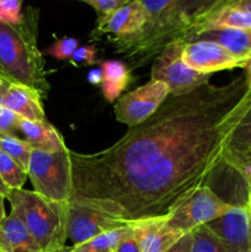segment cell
Segmentation results:
<instances>
[{
  "instance_id": "14",
  "label": "cell",
  "mask_w": 251,
  "mask_h": 252,
  "mask_svg": "<svg viewBox=\"0 0 251 252\" xmlns=\"http://www.w3.org/2000/svg\"><path fill=\"white\" fill-rule=\"evenodd\" d=\"M133 224L139 238L140 252H166L185 235L167 225L166 216L140 219Z\"/></svg>"
},
{
  "instance_id": "16",
  "label": "cell",
  "mask_w": 251,
  "mask_h": 252,
  "mask_svg": "<svg viewBox=\"0 0 251 252\" xmlns=\"http://www.w3.org/2000/svg\"><path fill=\"white\" fill-rule=\"evenodd\" d=\"M193 41H212L218 43L238 58L245 61L251 53V30L219 29L202 32L191 37L186 43Z\"/></svg>"
},
{
  "instance_id": "11",
  "label": "cell",
  "mask_w": 251,
  "mask_h": 252,
  "mask_svg": "<svg viewBox=\"0 0 251 252\" xmlns=\"http://www.w3.org/2000/svg\"><path fill=\"white\" fill-rule=\"evenodd\" d=\"M251 160V83L235 126L224 144V164L240 171Z\"/></svg>"
},
{
  "instance_id": "20",
  "label": "cell",
  "mask_w": 251,
  "mask_h": 252,
  "mask_svg": "<svg viewBox=\"0 0 251 252\" xmlns=\"http://www.w3.org/2000/svg\"><path fill=\"white\" fill-rule=\"evenodd\" d=\"M130 229V223L101 233L80 245L70 246V252H115Z\"/></svg>"
},
{
  "instance_id": "17",
  "label": "cell",
  "mask_w": 251,
  "mask_h": 252,
  "mask_svg": "<svg viewBox=\"0 0 251 252\" xmlns=\"http://www.w3.org/2000/svg\"><path fill=\"white\" fill-rule=\"evenodd\" d=\"M20 132L33 149L54 153L65 147L61 133L48 121H29L21 118Z\"/></svg>"
},
{
  "instance_id": "40",
  "label": "cell",
  "mask_w": 251,
  "mask_h": 252,
  "mask_svg": "<svg viewBox=\"0 0 251 252\" xmlns=\"http://www.w3.org/2000/svg\"><path fill=\"white\" fill-rule=\"evenodd\" d=\"M249 252H251V214H250V236H249Z\"/></svg>"
},
{
  "instance_id": "24",
  "label": "cell",
  "mask_w": 251,
  "mask_h": 252,
  "mask_svg": "<svg viewBox=\"0 0 251 252\" xmlns=\"http://www.w3.org/2000/svg\"><path fill=\"white\" fill-rule=\"evenodd\" d=\"M79 48V39L75 37H63L61 39H57L52 46L44 49L42 54H47L59 61H66L70 59L74 52Z\"/></svg>"
},
{
  "instance_id": "13",
  "label": "cell",
  "mask_w": 251,
  "mask_h": 252,
  "mask_svg": "<svg viewBox=\"0 0 251 252\" xmlns=\"http://www.w3.org/2000/svg\"><path fill=\"white\" fill-rule=\"evenodd\" d=\"M127 224L126 221L113 219L94 209L69 204L68 239L73 243V246L80 245L98 234Z\"/></svg>"
},
{
  "instance_id": "8",
  "label": "cell",
  "mask_w": 251,
  "mask_h": 252,
  "mask_svg": "<svg viewBox=\"0 0 251 252\" xmlns=\"http://www.w3.org/2000/svg\"><path fill=\"white\" fill-rule=\"evenodd\" d=\"M169 95L166 84L150 80L118 98L115 105L116 120L129 128L135 127L154 115Z\"/></svg>"
},
{
  "instance_id": "22",
  "label": "cell",
  "mask_w": 251,
  "mask_h": 252,
  "mask_svg": "<svg viewBox=\"0 0 251 252\" xmlns=\"http://www.w3.org/2000/svg\"><path fill=\"white\" fill-rule=\"evenodd\" d=\"M0 177L11 189H21L27 180V174L11 157L0 148Z\"/></svg>"
},
{
  "instance_id": "19",
  "label": "cell",
  "mask_w": 251,
  "mask_h": 252,
  "mask_svg": "<svg viewBox=\"0 0 251 252\" xmlns=\"http://www.w3.org/2000/svg\"><path fill=\"white\" fill-rule=\"evenodd\" d=\"M100 69L102 71V95L108 102H113L129 84L130 69L121 61L100 62Z\"/></svg>"
},
{
  "instance_id": "7",
  "label": "cell",
  "mask_w": 251,
  "mask_h": 252,
  "mask_svg": "<svg viewBox=\"0 0 251 252\" xmlns=\"http://www.w3.org/2000/svg\"><path fill=\"white\" fill-rule=\"evenodd\" d=\"M185 43L175 41L165 47L155 58L152 68V80L166 84L171 95H185L209 83L212 75L189 68L184 61Z\"/></svg>"
},
{
  "instance_id": "43",
  "label": "cell",
  "mask_w": 251,
  "mask_h": 252,
  "mask_svg": "<svg viewBox=\"0 0 251 252\" xmlns=\"http://www.w3.org/2000/svg\"><path fill=\"white\" fill-rule=\"evenodd\" d=\"M250 162H251V160H250V161H249V164H250ZM246 165H248V164H246ZM241 169H243V167H241Z\"/></svg>"
},
{
  "instance_id": "25",
  "label": "cell",
  "mask_w": 251,
  "mask_h": 252,
  "mask_svg": "<svg viewBox=\"0 0 251 252\" xmlns=\"http://www.w3.org/2000/svg\"><path fill=\"white\" fill-rule=\"evenodd\" d=\"M24 20L20 0H0V24L19 25Z\"/></svg>"
},
{
  "instance_id": "3",
  "label": "cell",
  "mask_w": 251,
  "mask_h": 252,
  "mask_svg": "<svg viewBox=\"0 0 251 252\" xmlns=\"http://www.w3.org/2000/svg\"><path fill=\"white\" fill-rule=\"evenodd\" d=\"M38 10L29 7L19 25L0 24V75L11 84L29 86L47 97L51 85L43 54L37 46Z\"/></svg>"
},
{
  "instance_id": "10",
  "label": "cell",
  "mask_w": 251,
  "mask_h": 252,
  "mask_svg": "<svg viewBox=\"0 0 251 252\" xmlns=\"http://www.w3.org/2000/svg\"><path fill=\"white\" fill-rule=\"evenodd\" d=\"M147 20L148 14L142 0H129L110 16L97 19V25L91 32V38L95 41L103 34H112L110 38L115 39L129 38L142 31Z\"/></svg>"
},
{
  "instance_id": "6",
  "label": "cell",
  "mask_w": 251,
  "mask_h": 252,
  "mask_svg": "<svg viewBox=\"0 0 251 252\" xmlns=\"http://www.w3.org/2000/svg\"><path fill=\"white\" fill-rule=\"evenodd\" d=\"M233 206L214 193L211 187H199L167 214V225L185 234L189 233L223 217Z\"/></svg>"
},
{
  "instance_id": "31",
  "label": "cell",
  "mask_w": 251,
  "mask_h": 252,
  "mask_svg": "<svg viewBox=\"0 0 251 252\" xmlns=\"http://www.w3.org/2000/svg\"><path fill=\"white\" fill-rule=\"evenodd\" d=\"M88 80L93 85H101V81H102V71H101V69H91L88 73Z\"/></svg>"
},
{
  "instance_id": "39",
  "label": "cell",
  "mask_w": 251,
  "mask_h": 252,
  "mask_svg": "<svg viewBox=\"0 0 251 252\" xmlns=\"http://www.w3.org/2000/svg\"><path fill=\"white\" fill-rule=\"evenodd\" d=\"M7 84H11V83H9V81H7L6 79L2 78V76L0 75V88H2V86H6Z\"/></svg>"
},
{
  "instance_id": "4",
  "label": "cell",
  "mask_w": 251,
  "mask_h": 252,
  "mask_svg": "<svg viewBox=\"0 0 251 252\" xmlns=\"http://www.w3.org/2000/svg\"><path fill=\"white\" fill-rule=\"evenodd\" d=\"M11 212L25 224L42 252L65 248L69 203L52 201L34 191L11 189L6 197Z\"/></svg>"
},
{
  "instance_id": "26",
  "label": "cell",
  "mask_w": 251,
  "mask_h": 252,
  "mask_svg": "<svg viewBox=\"0 0 251 252\" xmlns=\"http://www.w3.org/2000/svg\"><path fill=\"white\" fill-rule=\"evenodd\" d=\"M20 121H21L20 116L2 107L0 110V137L16 135V133L20 132Z\"/></svg>"
},
{
  "instance_id": "9",
  "label": "cell",
  "mask_w": 251,
  "mask_h": 252,
  "mask_svg": "<svg viewBox=\"0 0 251 252\" xmlns=\"http://www.w3.org/2000/svg\"><path fill=\"white\" fill-rule=\"evenodd\" d=\"M182 57L187 65L202 74L241 68L244 59L238 58L218 43L212 41H193L185 43Z\"/></svg>"
},
{
  "instance_id": "37",
  "label": "cell",
  "mask_w": 251,
  "mask_h": 252,
  "mask_svg": "<svg viewBox=\"0 0 251 252\" xmlns=\"http://www.w3.org/2000/svg\"><path fill=\"white\" fill-rule=\"evenodd\" d=\"M7 86H9V84H7L6 86H2V88H0V110L4 107V95H5V91H6Z\"/></svg>"
},
{
  "instance_id": "28",
  "label": "cell",
  "mask_w": 251,
  "mask_h": 252,
  "mask_svg": "<svg viewBox=\"0 0 251 252\" xmlns=\"http://www.w3.org/2000/svg\"><path fill=\"white\" fill-rule=\"evenodd\" d=\"M96 53H97V49L95 46L79 47L69 61L75 66L94 65V64L100 63V61L96 57Z\"/></svg>"
},
{
  "instance_id": "27",
  "label": "cell",
  "mask_w": 251,
  "mask_h": 252,
  "mask_svg": "<svg viewBox=\"0 0 251 252\" xmlns=\"http://www.w3.org/2000/svg\"><path fill=\"white\" fill-rule=\"evenodd\" d=\"M129 0H85V4L90 5L96 12H97V19H103L113 12L117 11L122 6H125Z\"/></svg>"
},
{
  "instance_id": "15",
  "label": "cell",
  "mask_w": 251,
  "mask_h": 252,
  "mask_svg": "<svg viewBox=\"0 0 251 252\" xmlns=\"http://www.w3.org/2000/svg\"><path fill=\"white\" fill-rule=\"evenodd\" d=\"M42 96L38 91L19 84H9L4 95V107L24 120L46 121Z\"/></svg>"
},
{
  "instance_id": "33",
  "label": "cell",
  "mask_w": 251,
  "mask_h": 252,
  "mask_svg": "<svg viewBox=\"0 0 251 252\" xmlns=\"http://www.w3.org/2000/svg\"><path fill=\"white\" fill-rule=\"evenodd\" d=\"M241 68H243L244 70H245L246 76H248L249 81H250V83H251V53L249 54L248 57H246L245 61H244L243 66H241Z\"/></svg>"
},
{
  "instance_id": "21",
  "label": "cell",
  "mask_w": 251,
  "mask_h": 252,
  "mask_svg": "<svg viewBox=\"0 0 251 252\" xmlns=\"http://www.w3.org/2000/svg\"><path fill=\"white\" fill-rule=\"evenodd\" d=\"M0 148L9 157H11L19 164V166L27 174L30 159H31V153L32 149H33L30 145V143L16 137V135H5V137H0Z\"/></svg>"
},
{
  "instance_id": "41",
  "label": "cell",
  "mask_w": 251,
  "mask_h": 252,
  "mask_svg": "<svg viewBox=\"0 0 251 252\" xmlns=\"http://www.w3.org/2000/svg\"><path fill=\"white\" fill-rule=\"evenodd\" d=\"M54 252H70V246H65V248L61 249V250H57Z\"/></svg>"
},
{
  "instance_id": "12",
  "label": "cell",
  "mask_w": 251,
  "mask_h": 252,
  "mask_svg": "<svg viewBox=\"0 0 251 252\" xmlns=\"http://www.w3.org/2000/svg\"><path fill=\"white\" fill-rule=\"evenodd\" d=\"M229 252H249L250 213L246 206H233L220 218L206 224Z\"/></svg>"
},
{
  "instance_id": "32",
  "label": "cell",
  "mask_w": 251,
  "mask_h": 252,
  "mask_svg": "<svg viewBox=\"0 0 251 252\" xmlns=\"http://www.w3.org/2000/svg\"><path fill=\"white\" fill-rule=\"evenodd\" d=\"M239 174L243 176V179L245 180L246 184H248V187H251V162L250 164L245 165L243 169L239 171Z\"/></svg>"
},
{
  "instance_id": "34",
  "label": "cell",
  "mask_w": 251,
  "mask_h": 252,
  "mask_svg": "<svg viewBox=\"0 0 251 252\" xmlns=\"http://www.w3.org/2000/svg\"><path fill=\"white\" fill-rule=\"evenodd\" d=\"M235 4L238 5L240 9L245 10V11L251 14V0H235Z\"/></svg>"
},
{
  "instance_id": "1",
  "label": "cell",
  "mask_w": 251,
  "mask_h": 252,
  "mask_svg": "<svg viewBox=\"0 0 251 252\" xmlns=\"http://www.w3.org/2000/svg\"><path fill=\"white\" fill-rule=\"evenodd\" d=\"M249 89L243 73L224 85L208 83L185 95L170 94L154 115L107 149L70 150L69 204L126 223L167 216L208 186L223 164L225 139Z\"/></svg>"
},
{
  "instance_id": "42",
  "label": "cell",
  "mask_w": 251,
  "mask_h": 252,
  "mask_svg": "<svg viewBox=\"0 0 251 252\" xmlns=\"http://www.w3.org/2000/svg\"><path fill=\"white\" fill-rule=\"evenodd\" d=\"M0 250H1V240H0Z\"/></svg>"
},
{
  "instance_id": "30",
  "label": "cell",
  "mask_w": 251,
  "mask_h": 252,
  "mask_svg": "<svg viewBox=\"0 0 251 252\" xmlns=\"http://www.w3.org/2000/svg\"><path fill=\"white\" fill-rule=\"evenodd\" d=\"M192 249V231L185 234L174 246L169 249L166 252H191Z\"/></svg>"
},
{
  "instance_id": "18",
  "label": "cell",
  "mask_w": 251,
  "mask_h": 252,
  "mask_svg": "<svg viewBox=\"0 0 251 252\" xmlns=\"http://www.w3.org/2000/svg\"><path fill=\"white\" fill-rule=\"evenodd\" d=\"M0 240L4 252H42L29 229L12 212L0 226Z\"/></svg>"
},
{
  "instance_id": "2",
  "label": "cell",
  "mask_w": 251,
  "mask_h": 252,
  "mask_svg": "<svg viewBox=\"0 0 251 252\" xmlns=\"http://www.w3.org/2000/svg\"><path fill=\"white\" fill-rule=\"evenodd\" d=\"M142 4L148 14L142 31L129 38H108L115 52L126 57L130 70L149 63L172 42L185 43L196 31L199 14L209 1L142 0Z\"/></svg>"
},
{
  "instance_id": "35",
  "label": "cell",
  "mask_w": 251,
  "mask_h": 252,
  "mask_svg": "<svg viewBox=\"0 0 251 252\" xmlns=\"http://www.w3.org/2000/svg\"><path fill=\"white\" fill-rule=\"evenodd\" d=\"M5 197L0 196V226H1V224L4 223V220L6 219V212H5V204H4V201H5Z\"/></svg>"
},
{
  "instance_id": "38",
  "label": "cell",
  "mask_w": 251,
  "mask_h": 252,
  "mask_svg": "<svg viewBox=\"0 0 251 252\" xmlns=\"http://www.w3.org/2000/svg\"><path fill=\"white\" fill-rule=\"evenodd\" d=\"M246 208H248L249 213L251 214V187L248 189V203H246Z\"/></svg>"
},
{
  "instance_id": "36",
  "label": "cell",
  "mask_w": 251,
  "mask_h": 252,
  "mask_svg": "<svg viewBox=\"0 0 251 252\" xmlns=\"http://www.w3.org/2000/svg\"><path fill=\"white\" fill-rule=\"evenodd\" d=\"M9 193H10V189L4 184V181H2L1 177H0V196H2L6 198L7 194Z\"/></svg>"
},
{
  "instance_id": "23",
  "label": "cell",
  "mask_w": 251,
  "mask_h": 252,
  "mask_svg": "<svg viewBox=\"0 0 251 252\" xmlns=\"http://www.w3.org/2000/svg\"><path fill=\"white\" fill-rule=\"evenodd\" d=\"M191 252H229L224 244L207 226L192 230Z\"/></svg>"
},
{
  "instance_id": "5",
  "label": "cell",
  "mask_w": 251,
  "mask_h": 252,
  "mask_svg": "<svg viewBox=\"0 0 251 252\" xmlns=\"http://www.w3.org/2000/svg\"><path fill=\"white\" fill-rule=\"evenodd\" d=\"M27 177L34 192L52 201L69 203L71 194L70 149L62 148L54 153L32 149Z\"/></svg>"
},
{
  "instance_id": "29",
  "label": "cell",
  "mask_w": 251,
  "mask_h": 252,
  "mask_svg": "<svg viewBox=\"0 0 251 252\" xmlns=\"http://www.w3.org/2000/svg\"><path fill=\"white\" fill-rule=\"evenodd\" d=\"M115 252H140V245H139V238L135 231L134 224L130 221V229L127 233V235L122 239V241L118 245L117 250Z\"/></svg>"
}]
</instances>
